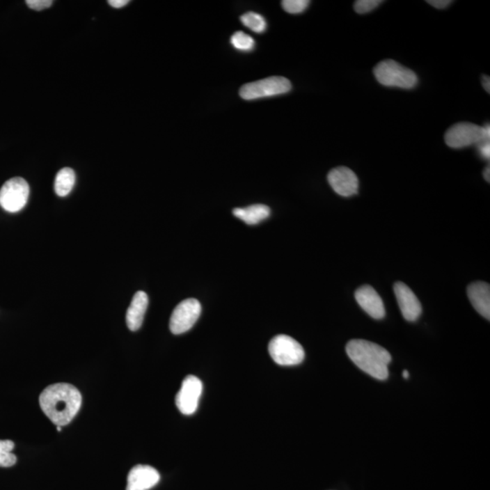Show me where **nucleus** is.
Listing matches in <instances>:
<instances>
[{
    "label": "nucleus",
    "mask_w": 490,
    "mask_h": 490,
    "mask_svg": "<svg viewBox=\"0 0 490 490\" xmlns=\"http://www.w3.org/2000/svg\"><path fill=\"white\" fill-rule=\"evenodd\" d=\"M346 351L355 365L372 377L385 381L388 377L390 352L381 346L365 340H351Z\"/></svg>",
    "instance_id": "obj_2"
},
{
    "label": "nucleus",
    "mask_w": 490,
    "mask_h": 490,
    "mask_svg": "<svg viewBox=\"0 0 490 490\" xmlns=\"http://www.w3.org/2000/svg\"><path fill=\"white\" fill-rule=\"evenodd\" d=\"M232 214L247 225L253 226L267 219L270 216L271 211L270 208L264 205H253L245 208H235Z\"/></svg>",
    "instance_id": "obj_16"
},
{
    "label": "nucleus",
    "mask_w": 490,
    "mask_h": 490,
    "mask_svg": "<svg viewBox=\"0 0 490 490\" xmlns=\"http://www.w3.org/2000/svg\"><path fill=\"white\" fill-rule=\"evenodd\" d=\"M292 84L283 77H270L259 81L245 84L240 89L241 97L244 100L276 97L291 91Z\"/></svg>",
    "instance_id": "obj_6"
},
{
    "label": "nucleus",
    "mask_w": 490,
    "mask_h": 490,
    "mask_svg": "<svg viewBox=\"0 0 490 490\" xmlns=\"http://www.w3.org/2000/svg\"><path fill=\"white\" fill-rule=\"evenodd\" d=\"M242 23L255 33H264L267 28L264 17L255 12H248L241 17Z\"/></svg>",
    "instance_id": "obj_18"
},
{
    "label": "nucleus",
    "mask_w": 490,
    "mask_h": 490,
    "mask_svg": "<svg viewBox=\"0 0 490 490\" xmlns=\"http://www.w3.org/2000/svg\"><path fill=\"white\" fill-rule=\"evenodd\" d=\"M355 299H356L358 306L363 308L364 312H366L373 319L384 318L386 313H385L384 301L372 286L360 287L355 292Z\"/></svg>",
    "instance_id": "obj_12"
},
{
    "label": "nucleus",
    "mask_w": 490,
    "mask_h": 490,
    "mask_svg": "<svg viewBox=\"0 0 490 490\" xmlns=\"http://www.w3.org/2000/svg\"><path fill=\"white\" fill-rule=\"evenodd\" d=\"M309 5L310 1L308 0H283L282 2L283 10L290 14L303 13Z\"/></svg>",
    "instance_id": "obj_21"
},
{
    "label": "nucleus",
    "mask_w": 490,
    "mask_h": 490,
    "mask_svg": "<svg viewBox=\"0 0 490 490\" xmlns=\"http://www.w3.org/2000/svg\"><path fill=\"white\" fill-rule=\"evenodd\" d=\"M397 301L400 312L409 322H415L419 319L422 313V307L414 292L403 283H396L394 285Z\"/></svg>",
    "instance_id": "obj_11"
},
{
    "label": "nucleus",
    "mask_w": 490,
    "mask_h": 490,
    "mask_svg": "<svg viewBox=\"0 0 490 490\" xmlns=\"http://www.w3.org/2000/svg\"><path fill=\"white\" fill-rule=\"evenodd\" d=\"M202 307L196 299H187L179 303L170 318L169 327L174 334H182L191 330L196 324Z\"/></svg>",
    "instance_id": "obj_8"
},
{
    "label": "nucleus",
    "mask_w": 490,
    "mask_h": 490,
    "mask_svg": "<svg viewBox=\"0 0 490 490\" xmlns=\"http://www.w3.org/2000/svg\"><path fill=\"white\" fill-rule=\"evenodd\" d=\"M429 5L433 6V7L438 8V10H444L449 7V6L452 3L450 0H429L427 1Z\"/></svg>",
    "instance_id": "obj_25"
},
{
    "label": "nucleus",
    "mask_w": 490,
    "mask_h": 490,
    "mask_svg": "<svg viewBox=\"0 0 490 490\" xmlns=\"http://www.w3.org/2000/svg\"><path fill=\"white\" fill-rule=\"evenodd\" d=\"M373 73L379 84L388 88L413 89L419 83L413 71L390 59L379 62Z\"/></svg>",
    "instance_id": "obj_3"
},
{
    "label": "nucleus",
    "mask_w": 490,
    "mask_h": 490,
    "mask_svg": "<svg viewBox=\"0 0 490 490\" xmlns=\"http://www.w3.org/2000/svg\"><path fill=\"white\" fill-rule=\"evenodd\" d=\"M403 377H404V379H409L408 370H404V372H403Z\"/></svg>",
    "instance_id": "obj_29"
},
{
    "label": "nucleus",
    "mask_w": 490,
    "mask_h": 490,
    "mask_svg": "<svg viewBox=\"0 0 490 490\" xmlns=\"http://www.w3.org/2000/svg\"><path fill=\"white\" fill-rule=\"evenodd\" d=\"M381 0H357L354 3V10L358 14L370 13L381 4Z\"/></svg>",
    "instance_id": "obj_22"
},
{
    "label": "nucleus",
    "mask_w": 490,
    "mask_h": 490,
    "mask_svg": "<svg viewBox=\"0 0 490 490\" xmlns=\"http://www.w3.org/2000/svg\"><path fill=\"white\" fill-rule=\"evenodd\" d=\"M490 128L472 122H459L452 125L445 134V142L451 148L460 149L489 141Z\"/></svg>",
    "instance_id": "obj_4"
},
{
    "label": "nucleus",
    "mask_w": 490,
    "mask_h": 490,
    "mask_svg": "<svg viewBox=\"0 0 490 490\" xmlns=\"http://www.w3.org/2000/svg\"><path fill=\"white\" fill-rule=\"evenodd\" d=\"M159 480V472L155 468L148 465H137L128 474L127 490H149Z\"/></svg>",
    "instance_id": "obj_13"
},
{
    "label": "nucleus",
    "mask_w": 490,
    "mask_h": 490,
    "mask_svg": "<svg viewBox=\"0 0 490 490\" xmlns=\"http://www.w3.org/2000/svg\"><path fill=\"white\" fill-rule=\"evenodd\" d=\"M482 84L485 90L489 93L490 92V79L488 76H483Z\"/></svg>",
    "instance_id": "obj_27"
},
{
    "label": "nucleus",
    "mask_w": 490,
    "mask_h": 490,
    "mask_svg": "<svg viewBox=\"0 0 490 490\" xmlns=\"http://www.w3.org/2000/svg\"><path fill=\"white\" fill-rule=\"evenodd\" d=\"M328 182L334 192L340 196L349 197L358 193L357 175L348 167L340 166L331 170L328 175Z\"/></svg>",
    "instance_id": "obj_10"
},
{
    "label": "nucleus",
    "mask_w": 490,
    "mask_h": 490,
    "mask_svg": "<svg viewBox=\"0 0 490 490\" xmlns=\"http://www.w3.org/2000/svg\"><path fill=\"white\" fill-rule=\"evenodd\" d=\"M15 444L11 441H0V467L8 468L16 464L17 457L12 453Z\"/></svg>",
    "instance_id": "obj_19"
},
{
    "label": "nucleus",
    "mask_w": 490,
    "mask_h": 490,
    "mask_svg": "<svg viewBox=\"0 0 490 490\" xmlns=\"http://www.w3.org/2000/svg\"><path fill=\"white\" fill-rule=\"evenodd\" d=\"M129 3L128 0H109V4L115 8H121Z\"/></svg>",
    "instance_id": "obj_26"
},
{
    "label": "nucleus",
    "mask_w": 490,
    "mask_h": 490,
    "mask_svg": "<svg viewBox=\"0 0 490 490\" xmlns=\"http://www.w3.org/2000/svg\"><path fill=\"white\" fill-rule=\"evenodd\" d=\"M61 428H62V427H61V426H56V430H58V432H61V430H62V429H61Z\"/></svg>",
    "instance_id": "obj_30"
},
{
    "label": "nucleus",
    "mask_w": 490,
    "mask_h": 490,
    "mask_svg": "<svg viewBox=\"0 0 490 490\" xmlns=\"http://www.w3.org/2000/svg\"><path fill=\"white\" fill-rule=\"evenodd\" d=\"M477 149H479L480 154L481 157L485 158V159H489L490 157V142L485 141L480 143L477 145Z\"/></svg>",
    "instance_id": "obj_24"
},
{
    "label": "nucleus",
    "mask_w": 490,
    "mask_h": 490,
    "mask_svg": "<svg viewBox=\"0 0 490 490\" xmlns=\"http://www.w3.org/2000/svg\"><path fill=\"white\" fill-rule=\"evenodd\" d=\"M484 178H485V180L489 183L490 181V169H489V166L487 167L485 169V171H484Z\"/></svg>",
    "instance_id": "obj_28"
},
{
    "label": "nucleus",
    "mask_w": 490,
    "mask_h": 490,
    "mask_svg": "<svg viewBox=\"0 0 490 490\" xmlns=\"http://www.w3.org/2000/svg\"><path fill=\"white\" fill-rule=\"evenodd\" d=\"M468 297L472 306L480 315L490 319V286L489 283L476 282L468 288Z\"/></svg>",
    "instance_id": "obj_14"
},
{
    "label": "nucleus",
    "mask_w": 490,
    "mask_h": 490,
    "mask_svg": "<svg viewBox=\"0 0 490 490\" xmlns=\"http://www.w3.org/2000/svg\"><path fill=\"white\" fill-rule=\"evenodd\" d=\"M45 415L56 426H65L77 416L82 404V396L73 385L56 384L45 388L40 396Z\"/></svg>",
    "instance_id": "obj_1"
},
{
    "label": "nucleus",
    "mask_w": 490,
    "mask_h": 490,
    "mask_svg": "<svg viewBox=\"0 0 490 490\" xmlns=\"http://www.w3.org/2000/svg\"><path fill=\"white\" fill-rule=\"evenodd\" d=\"M203 393L202 381L196 376H187L184 379L180 390L176 395L175 403L179 411L184 415H192L198 408Z\"/></svg>",
    "instance_id": "obj_9"
},
{
    "label": "nucleus",
    "mask_w": 490,
    "mask_h": 490,
    "mask_svg": "<svg viewBox=\"0 0 490 490\" xmlns=\"http://www.w3.org/2000/svg\"><path fill=\"white\" fill-rule=\"evenodd\" d=\"M148 307V294L145 292H137L127 312V324L130 331H136L142 326Z\"/></svg>",
    "instance_id": "obj_15"
},
{
    "label": "nucleus",
    "mask_w": 490,
    "mask_h": 490,
    "mask_svg": "<svg viewBox=\"0 0 490 490\" xmlns=\"http://www.w3.org/2000/svg\"><path fill=\"white\" fill-rule=\"evenodd\" d=\"M76 183V174L73 169L65 167L58 173L55 179V192L58 196H68Z\"/></svg>",
    "instance_id": "obj_17"
},
{
    "label": "nucleus",
    "mask_w": 490,
    "mask_h": 490,
    "mask_svg": "<svg viewBox=\"0 0 490 490\" xmlns=\"http://www.w3.org/2000/svg\"><path fill=\"white\" fill-rule=\"evenodd\" d=\"M231 44L235 49L240 52H248L253 49L255 47V40L249 35L245 33L239 31L235 32L231 38Z\"/></svg>",
    "instance_id": "obj_20"
},
{
    "label": "nucleus",
    "mask_w": 490,
    "mask_h": 490,
    "mask_svg": "<svg viewBox=\"0 0 490 490\" xmlns=\"http://www.w3.org/2000/svg\"><path fill=\"white\" fill-rule=\"evenodd\" d=\"M26 4L33 10L41 11L52 7V0H26Z\"/></svg>",
    "instance_id": "obj_23"
},
{
    "label": "nucleus",
    "mask_w": 490,
    "mask_h": 490,
    "mask_svg": "<svg viewBox=\"0 0 490 490\" xmlns=\"http://www.w3.org/2000/svg\"><path fill=\"white\" fill-rule=\"evenodd\" d=\"M29 196V185L22 177L6 182L0 189V206L8 213H17L25 207Z\"/></svg>",
    "instance_id": "obj_7"
},
{
    "label": "nucleus",
    "mask_w": 490,
    "mask_h": 490,
    "mask_svg": "<svg viewBox=\"0 0 490 490\" xmlns=\"http://www.w3.org/2000/svg\"><path fill=\"white\" fill-rule=\"evenodd\" d=\"M268 351L274 363L280 366L298 365L306 357L303 346L294 338L283 334L271 339Z\"/></svg>",
    "instance_id": "obj_5"
}]
</instances>
